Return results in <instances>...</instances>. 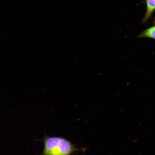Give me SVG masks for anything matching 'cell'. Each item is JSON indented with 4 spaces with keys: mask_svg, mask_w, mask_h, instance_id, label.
<instances>
[{
    "mask_svg": "<svg viewBox=\"0 0 155 155\" xmlns=\"http://www.w3.org/2000/svg\"><path fill=\"white\" fill-rule=\"evenodd\" d=\"M41 155H70L78 150L70 141L62 137H46Z\"/></svg>",
    "mask_w": 155,
    "mask_h": 155,
    "instance_id": "6da1fadb",
    "label": "cell"
},
{
    "mask_svg": "<svg viewBox=\"0 0 155 155\" xmlns=\"http://www.w3.org/2000/svg\"><path fill=\"white\" fill-rule=\"evenodd\" d=\"M147 10L143 23H145L150 19L155 10V0H146Z\"/></svg>",
    "mask_w": 155,
    "mask_h": 155,
    "instance_id": "7a4b0ae2",
    "label": "cell"
},
{
    "mask_svg": "<svg viewBox=\"0 0 155 155\" xmlns=\"http://www.w3.org/2000/svg\"><path fill=\"white\" fill-rule=\"evenodd\" d=\"M138 38H150L155 40V25L143 31L139 35Z\"/></svg>",
    "mask_w": 155,
    "mask_h": 155,
    "instance_id": "3957f363",
    "label": "cell"
},
{
    "mask_svg": "<svg viewBox=\"0 0 155 155\" xmlns=\"http://www.w3.org/2000/svg\"><path fill=\"white\" fill-rule=\"evenodd\" d=\"M154 24H155V18L154 19Z\"/></svg>",
    "mask_w": 155,
    "mask_h": 155,
    "instance_id": "277c9868",
    "label": "cell"
}]
</instances>
